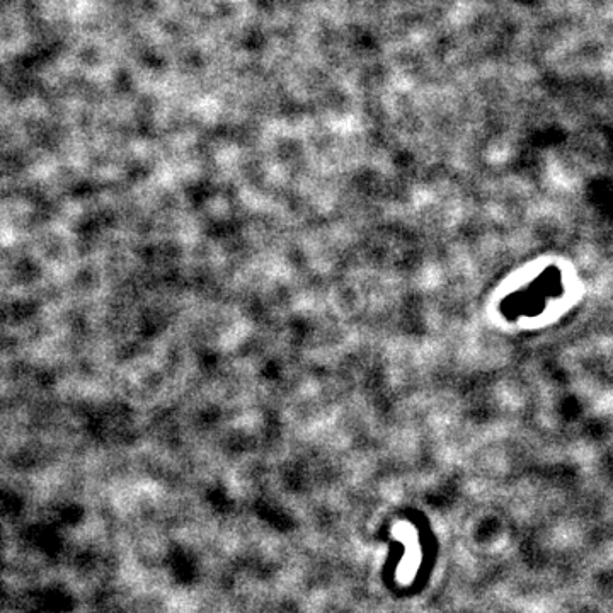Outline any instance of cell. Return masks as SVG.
Listing matches in <instances>:
<instances>
[]
</instances>
